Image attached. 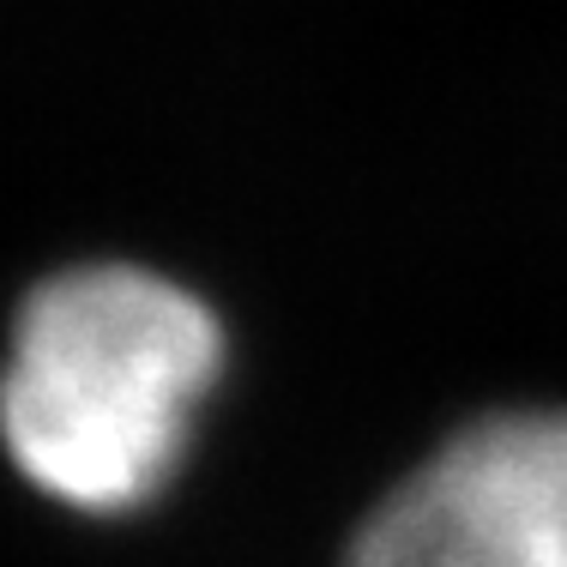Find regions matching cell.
Listing matches in <instances>:
<instances>
[{"instance_id":"2","label":"cell","mask_w":567,"mask_h":567,"mask_svg":"<svg viewBox=\"0 0 567 567\" xmlns=\"http://www.w3.org/2000/svg\"><path fill=\"white\" fill-rule=\"evenodd\" d=\"M344 567H567V411L453 429L357 525Z\"/></svg>"},{"instance_id":"1","label":"cell","mask_w":567,"mask_h":567,"mask_svg":"<svg viewBox=\"0 0 567 567\" xmlns=\"http://www.w3.org/2000/svg\"><path fill=\"white\" fill-rule=\"evenodd\" d=\"M218 369L224 327L194 290L145 266H73L19 308L0 435L43 495L133 513L187 458Z\"/></svg>"}]
</instances>
